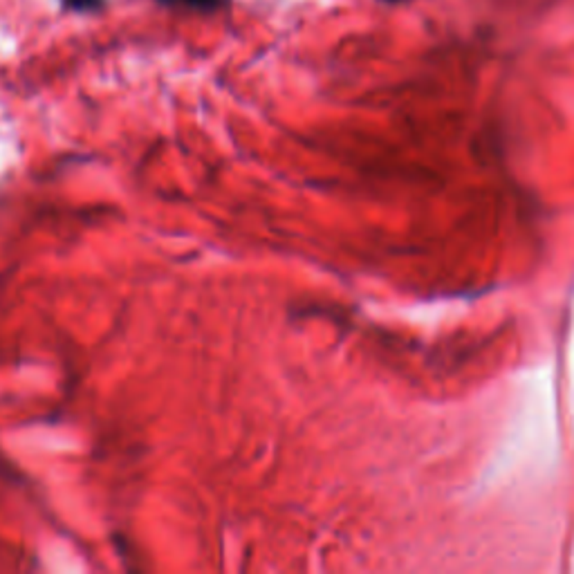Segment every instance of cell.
<instances>
[{
  "instance_id": "6da1fadb",
  "label": "cell",
  "mask_w": 574,
  "mask_h": 574,
  "mask_svg": "<svg viewBox=\"0 0 574 574\" xmlns=\"http://www.w3.org/2000/svg\"><path fill=\"white\" fill-rule=\"evenodd\" d=\"M160 5L193 9V12H216V9L225 7L227 0H160Z\"/></svg>"
},
{
  "instance_id": "7a4b0ae2",
  "label": "cell",
  "mask_w": 574,
  "mask_h": 574,
  "mask_svg": "<svg viewBox=\"0 0 574 574\" xmlns=\"http://www.w3.org/2000/svg\"><path fill=\"white\" fill-rule=\"evenodd\" d=\"M63 5L74 12H92V9H99L104 0H63Z\"/></svg>"
}]
</instances>
